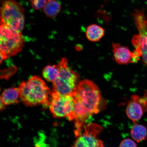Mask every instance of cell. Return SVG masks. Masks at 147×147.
Segmentation results:
<instances>
[{
    "label": "cell",
    "mask_w": 147,
    "mask_h": 147,
    "mask_svg": "<svg viewBox=\"0 0 147 147\" xmlns=\"http://www.w3.org/2000/svg\"><path fill=\"white\" fill-rule=\"evenodd\" d=\"M73 95L76 128L75 134L78 136L85 121L91 116L100 111L102 98L96 84L87 80L79 82Z\"/></svg>",
    "instance_id": "cell-1"
},
{
    "label": "cell",
    "mask_w": 147,
    "mask_h": 147,
    "mask_svg": "<svg viewBox=\"0 0 147 147\" xmlns=\"http://www.w3.org/2000/svg\"><path fill=\"white\" fill-rule=\"evenodd\" d=\"M19 88L21 100L27 106L47 105L49 102L51 90L39 76H33L22 82Z\"/></svg>",
    "instance_id": "cell-2"
},
{
    "label": "cell",
    "mask_w": 147,
    "mask_h": 147,
    "mask_svg": "<svg viewBox=\"0 0 147 147\" xmlns=\"http://www.w3.org/2000/svg\"><path fill=\"white\" fill-rule=\"evenodd\" d=\"M1 24L21 32L25 23L24 10L16 0H1Z\"/></svg>",
    "instance_id": "cell-3"
},
{
    "label": "cell",
    "mask_w": 147,
    "mask_h": 147,
    "mask_svg": "<svg viewBox=\"0 0 147 147\" xmlns=\"http://www.w3.org/2000/svg\"><path fill=\"white\" fill-rule=\"evenodd\" d=\"M0 41L1 63L8 57L14 56L20 52L24 42L21 32L3 24L1 25Z\"/></svg>",
    "instance_id": "cell-4"
},
{
    "label": "cell",
    "mask_w": 147,
    "mask_h": 147,
    "mask_svg": "<svg viewBox=\"0 0 147 147\" xmlns=\"http://www.w3.org/2000/svg\"><path fill=\"white\" fill-rule=\"evenodd\" d=\"M58 76L53 82V91L63 95L73 94L76 90L78 77L69 67L67 60L63 58L58 64Z\"/></svg>",
    "instance_id": "cell-5"
},
{
    "label": "cell",
    "mask_w": 147,
    "mask_h": 147,
    "mask_svg": "<svg viewBox=\"0 0 147 147\" xmlns=\"http://www.w3.org/2000/svg\"><path fill=\"white\" fill-rule=\"evenodd\" d=\"M133 16L139 34L134 36L132 43L135 47V52L142 57L147 67V18L142 10H135Z\"/></svg>",
    "instance_id": "cell-6"
},
{
    "label": "cell",
    "mask_w": 147,
    "mask_h": 147,
    "mask_svg": "<svg viewBox=\"0 0 147 147\" xmlns=\"http://www.w3.org/2000/svg\"><path fill=\"white\" fill-rule=\"evenodd\" d=\"M74 104L73 94L63 95L51 92L50 109L54 117H65L69 121L75 120Z\"/></svg>",
    "instance_id": "cell-7"
},
{
    "label": "cell",
    "mask_w": 147,
    "mask_h": 147,
    "mask_svg": "<svg viewBox=\"0 0 147 147\" xmlns=\"http://www.w3.org/2000/svg\"><path fill=\"white\" fill-rule=\"evenodd\" d=\"M103 130L100 125L91 123L84 128L83 133L80 135L71 147H105L98 136Z\"/></svg>",
    "instance_id": "cell-8"
},
{
    "label": "cell",
    "mask_w": 147,
    "mask_h": 147,
    "mask_svg": "<svg viewBox=\"0 0 147 147\" xmlns=\"http://www.w3.org/2000/svg\"><path fill=\"white\" fill-rule=\"evenodd\" d=\"M147 111V90L144 96L135 95L132 96L126 109L128 117L136 123L142 117L143 113Z\"/></svg>",
    "instance_id": "cell-9"
},
{
    "label": "cell",
    "mask_w": 147,
    "mask_h": 147,
    "mask_svg": "<svg viewBox=\"0 0 147 147\" xmlns=\"http://www.w3.org/2000/svg\"><path fill=\"white\" fill-rule=\"evenodd\" d=\"M113 47L115 60L119 64H127L129 62H136L140 57L135 51L132 52L127 47L119 44H113Z\"/></svg>",
    "instance_id": "cell-10"
},
{
    "label": "cell",
    "mask_w": 147,
    "mask_h": 147,
    "mask_svg": "<svg viewBox=\"0 0 147 147\" xmlns=\"http://www.w3.org/2000/svg\"><path fill=\"white\" fill-rule=\"evenodd\" d=\"M1 99L5 105L18 103L20 98L19 88H10L5 90Z\"/></svg>",
    "instance_id": "cell-11"
},
{
    "label": "cell",
    "mask_w": 147,
    "mask_h": 147,
    "mask_svg": "<svg viewBox=\"0 0 147 147\" xmlns=\"http://www.w3.org/2000/svg\"><path fill=\"white\" fill-rule=\"evenodd\" d=\"M104 33L105 31L102 28L98 25L93 24L87 27L86 35L89 41L96 42L103 36Z\"/></svg>",
    "instance_id": "cell-12"
},
{
    "label": "cell",
    "mask_w": 147,
    "mask_h": 147,
    "mask_svg": "<svg viewBox=\"0 0 147 147\" xmlns=\"http://www.w3.org/2000/svg\"><path fill=\"white\" fill-rule=\"evenodd\" d=\"M44 11L48 17L53 18L59 13L61 7L56 0H49L44 7Z\"/></svg>",
    "instance_id": "cell-13"
},
{
    "label": "cell",
    "mask_w": 147,
    "mask_h": 147,
    "mask_svg": "<svg viewBox=\"0 0 147 147\" xmlns=\"http://www.w3.org/2000/svg\"><path fill=\"white\" fill-rule=\"evenodd\" d=\"M130 135L134 140L138 142H141L147 137V128L143 125L136 124L131 129Z\"/></svg>",
    "instance_id": "cell-14"
},
{
    "label": "cell",
    "mask_w": 147,
    "mask_h": 147,
    "mask_svg": "<svg viewBox=\"0 0 147 147\" xmlns=\"http://www.w3.org/2000/svg\"><path fill=\"white\" fill-rule=\"evenodd\" d=\"M59 73L57 66L48 65L46 66L42 71V75L45 80L54 82L58 78Z\"/></svg>",
    "instance_id": "cell-15"
},
{
    "label": "cell",
    "mask_w": 147,
    "mask_h": 147,
    "mask_svg": "<svg viewBox=\"0 0 147 147\" xmlns=\"http://www.w3.org/2000/svg\"><path fill=\"white\" fill-rule=\"evenodd\" d=\"M33 8L40 10L44 8V6L49 0H29Z\"/></svg>",
    "instance_id": "cell-16"
},
{
    "label": "cell",
    "mask_w": 147,
    "mask_h": 147,
    "mask_svg": "<svg viewBox=\"0 0 147 147\" xmlns=\"http://www.w3.org/2000/svg\"><path fill=\"white\" fill-rule=\"evenodd\" d=\"M119 147H137L135 142L129 139L124 140L120 143Z\"/></svg>",
    "instance_id": "cell-17"
},
{
    "label": "cell",
    "mask_w": 147,
    "mask_h": 147,
    "mask_svg": "<svg viewBox=\"0 0 147 147\" xmlns=\"http://www.w3.org/2000/svg\"><path fill=\"white\" fill-rule=\"evenodd\" d=\"M5 105L3 102V101L1 99V107H0V109L1 110H3L5 108Z\"/></svg>",
    "instance_id": "cell-18"
}]
</instances>
